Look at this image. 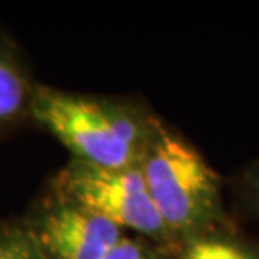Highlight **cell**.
<instances>
[{
  "mask_svg": "<svg viewBox=\"0 0 259 259\" xmlns=\"http://www.w3.org/2000/svg\"><path fill=\"white\" fill-rule=\"evenodd\" d=\"M49 259H106L121 241V229L111 221L59 200L32 229Z\"/></svg>",
  "mask_w": 259,
  "mask_h": 259,
  "instance_id": "4",
  "label": "cell"
},
{
  "mask_svg": "<svg viewBox=\"0 0 259 259\" xmlns=\"http://www.w3.org/2000/svg\"><path fill=\"white\" fill-rule=\"evenodd\" d=\"M34 88L22 64L7 46L0 42V128L7 126L25 110H30Z\"/></svg>",
  "mask_w": 259,
  "mask_h": 259,
  "instance_id": "5",
  "label": "cell"
},
{
  "mask_svg": "<svg viewBox=\"0 0 259 259\" xmlns=\"http://www.w3.org/2000/svg\"><path fill=\"white\" fill-rule=\"evenodd\" d=\"M106 259H165L162 252L153 249L148 242L140 239L121 237V241L113 247Z\"/></svg>",
  "mask_w": 259,
  "mask_h": 259,
  "instance_id": "8",
  "label": "cell"
},
{
  "mask_svg": "<svg viewBox=\"0 0 259 259\" xmlns=\"http://www.w3.org/2000/svg\"><path fill=\"white\" fill-rule=\"evenodd\" d=\"M59 200L111 221L120 229L157 242L172 241L148 194L138 167L105 168L72 160L58 180Z\"/></svg>",
  "mask_w": 259,
  "mask_h": 259,
  "instance_id": "3",
  "label": "cell"
},
{
  "mask_svg": "<svg viewBox=\"0 0 259 259\" xmlns=\"http://www.w3.org/2000/svg\"><path fill=\"white\" fill-rule=\"evenodd\" d=\"M29 113L74 160L105 168L138 167L153 125L125 105L34 88Z\"/></svg>",
  "mask_w": 259,
  "mask_h": 259,
  "instance_id": "1",
  "label": "cell"
},
{
  "mask_svg": "<svg viewBox=\"0 0 259 259\" xmlns=\"http://www.w3.org/2000/svg\"><path fill=\"white\" fill-rule=\"evenodd\" d=\"M0 259H49L35 239L32 229L0 231Z\"/></svg>",
  "mask_w": 259,
  "mask_h": 259,
  "instance_id": "7",
  "label": "cell"
},
{
  "mask_svg": "<svg viewBox=\"0 0 259 259\" xmlns=\"http://www.w3.org/2000/svg\"><path fill=\"white\" fill-rule=\"evenodd\" d=\"M256 187H257V197H259V177H257V182H256Z\"/></svg>",
  "mask_w": 259,
  "mask_h": 259,
  "instance_id": "9",
  "label": "cell"
},
{
  "mask_svg": "<svg viewBox=\"0 0 259 259\" xmlns=\"http://www.w3.org/2000/svg\"><path fill=\"white\" fill-rule=\"evenodd\" d=\"M140 170L172 241L185 242L212 232L221 221L219 179L179 135L153 125Z\"/></svg>",
  "mask_w": 259,
  "mask_h": 259,
  "instance_id": "2",
  "label": "cell"
},
{
  "mask_svg": "<svg viewBox=\"0 0 259 259\" xmlns=\"http://www.w3.org/2000/svg\"><path fill=\"white\" fill-rule=\"evenodd\" d=\"M182 259H259V252L231 236L207 232L184 242Z\"/></svg>",
  "mask_w": 259,
  "mask_h": 259,
  "instance_id": "6",
  "label": "cell"
}]
</instances>
